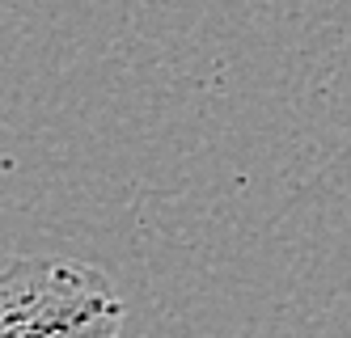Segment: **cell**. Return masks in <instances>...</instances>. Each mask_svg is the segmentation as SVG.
Listing matches in <instances>:
<instances>
[{"label": "cell", "mask_w": 351, "mask_h": 338, "mask_svg": "<svg viewBox=\"0 0 351 338\" xmlns=\"http://www.w3.org/2000/svg\"><path fill=\"white\" fill-rule=\"evenodd\" d=\"M123 296L81 258H13L0 267V338H119Z\"/></svg>", "instance_id": "1"}]
</instances>
